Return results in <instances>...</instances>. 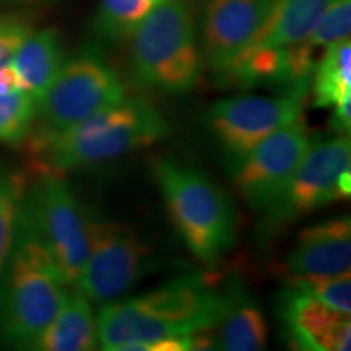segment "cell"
Returning <instances> with one entry per match:
<instances>
[{"label": "cell", "mask_w": 351, "mask_h": 351, "mask_svg": "<svg viewBox=\"0 0 351 351\" xmlns=\"http://www.w3.org/2000/svg\"><path fill=\"white\" fill-rule=\"evenodd\" d=\"M278 315L291 348L304 351L350 350L351 315L326 306L307 293L293 287L282 291Z\"/></svg>", "instance_id": "obj_13"}, {"label": "cell", "mask_w": 351, "mask_h": 351, "mask_svg": "<svg viewBox=\"0 0 351 351\" xmlns=\"http://www.w3.org/2000/svg\"><path fill=\"white\" fill-rule=\"evenodd\" d=\"M88 257L75 287L95 304L119 300L156 269V254L134 228L86 215Z\"/></svg>", "instance_id": "obj_8"}, {"label": "cell", "mask_w": 351, "mask_h": 351, "mask_svg": "<svg viewBox=\"0 0 351 351\" xmlns=\"http://www.w3.org/2000/svg\"><path fill=\"white\" fill-rule=\"evenodd\" d=\"M231 298V283L212 276H176L140 295L114 300L98 314L99 346L108 351H148L161 340L217 328Z\"/></svg>", "instance_id": "obj_1"}, {"label": "cell", "mask_w": 351, "mask_h": 351, "mask_svg": "<svg viewBox=\"0 0 351 351\" xmlns=\"http://www.w3.org/2000/svg\"><path fill=\"white\" fill-rule=\"evenodd\" d=\"M70 288L36 244L16 232L0 274V345L34 350Z\"/></svg>", "instance_id": "obj_5"}, {"label": "cell", "mask_w": 351, "mask_h": 351, "mask_svg": "<svg viewBox=\"0 0 351 351\" xmlns=\"http://www.w3.org/2000/svg\"><path fill=\"white\" fill-rule=\"evenodd\" d=\"M119 73L96 47H83L65 59L46 95L38 101L41 127L65 129L124 101Z\"/></svg>", "instance_id": "obj_9"}, {"label": "cell", "mask_w": 351, "mask_h": 351, "mask_svg": "<svg viewBox=\"0 0 351 351\" xmlns=\"http://www.w3.org/2000/svg\"><path fill=\"white\" fill-rule=\"evenodd\" d=\"M38 116V103L25 90L0 91V143L25 142Z\"/></svg>", "instance_id": "obj_22"}, {"label": "cell", "mask_w": 351, "mask_h": 351, "mask_svg": "<svg viewBox=\"0 0 351 351\" xmlns=\"http://www.w3.org/2000/svg\"><path fill=\"white\" fill-rule=\"evenodd\" d=\"M333 116L330 119L332 129L339 135H348L351 127V93L345 95L339 103L333 104Z\"/></svg>", "instance_id": "obj_26"}, {"label": "cell", "mask_w": 351, "mask_h": 351, "mask_svg": "<svg viewBox=\"0 0 351 351\" xmlns=\"http://www.w3.org/2000/svg\"><path fill=\"white\" fill-rule=\"evenodd\" d=\"M161 2H165V0H161Z\"/></svg>", "instance_id": "obj_28"}, {"label": "cell", "mask_w": 351, "mask_h": 351, "mask_svg": "<svg viewBox=\"0 0 351 351\" xmlns=\"http://www.w3.org/2000/svg\"><path fill=\"white\" fill-rule=\"evenodd\" d=\"M311 138L302 119L280 127L261 140L231 168V179L245 204L263 213L278 199L304 158Z\"/></svg>", "instance_id": "obj_11"}, {"label": "cell", "mask_w": 351, "mask_h": 351, "mask_svg": "<svg viewBox=\"0 0 351 351\" xmlns=\"http://www.w3.org/2000/svg\"><path fill=\"white\" fill-rule=\"evenodd\" d=\"M129 41L134 86L161 93H184L195 86L204 57L186 0L158 3Z\"/></svg>", "instance_id": "obj_4"}, {"label": "cell", "mask_w": 351, "mask_h": 351, "mask_svg": "<svg viewBox=\"0 0 351 351\" xmlns=\"http://www.w3.org/2000/svg\"><path fill=\"white\" fill-rule=\"evenodd\" d=\"M314 108L330 109L345 95L351 93V43L350 38L326 46L314 64L311 77Z\"/></svg>", "instance_id": "obj_19"}, {"label": "cell", "mask_w": 351, "mask_h": 351, "mask_svg": "<svg viewBox=\"0 0 351 351\" xmlns=\"http://www.w3.org/2000/svg\"><path fill=\"white\" fill-rule=\"evenodd\" d=\"M26 187L28 178L15 166L0 161V274L10 256Z\"/></svg>", "instance_id": "obj_21"}, {"label": "cell", "mask_w": 351, "mask_h": 351, "mask_svg": "<svg viewBox=\"0 0 351 351\" xmlns=\"http://www.w3.org/2000/svg\"><path fill=\"white\" fill-rule=\"evenodd\" d=\"M351 32V0H335L322 13L317 23L304 39L313 49L326 47L328 44L350 38Z\"/></svg>", "instance_id": "obj_24"}, {"label": "cell", "mask_w": 351, "mask_h": 351, "mask_svg": "<svg viewBox=\"0 0 351 351\" xmlns=\"http://www.w3.org/2000/svg\"><path fill=\"white\" fill-rule=\"evenodd\" d=\"M301 96H234L219 99L208 108L207 127L234 168L256 145L280 127L302 119Z\"/></svg>", "instance_id": "obj_10"}, {"label": "cell", "mask_w": 351, "mask_h": 351, "mask_svg": "<svg viewBox=\"0 0 351 351\" xmlns=\"http://www.w3.org/2000/svg\"><path fill=\"white\" fill-rule=\"evenodd\" d=\"M98 346V317L91 301L78 289H70L54 319L38 339L34 350L91 351Z\"/></svg>", "instance_id": "obj_16"}, {"label": "cell", "mask_w": 351, "mask_h": 351, "mask_svg": "<svg viewBox=\"0 0 351 351\" xmlns=\"http://www.w3.org/2000/svg\"><path fill=\"white\" fill-rule=\"evenodd\" d=\"M16 2H23V3H36V2H43V0H16Z\"/></svg>", "instance_id": "obj_27"}, {"label": "cell", "mask_w": 351, "mask_h": 351, "mask_svg": "<svg viewBox=\"0 0 351 351\" xmlns=\"http://www.w3.org/2000/svg\"><path fill=\"white\" fill-rule=\"evenodd\" d=\"M276 0H205L202 57L221 78L269 19Z\"/></svg>", "instance_id": "obj_12"}, {"label": "cell", "mask_w": 351, "mask_h": 351, "mask_svg": "<svg viewBox=\"0 0 351 351\" xmlns=\"http://www.w3.org/2000/svg\"><path fill=\"white\" fill-rule=\"evenodd\" d=\"M152 171L189 251L204 265H218L236 243L238 217L230 197L208 176L173 156L153 160Z\"/></svg>", "instance_id": "obj_3"}, {"label": "cell", "mask_w": 351, "mask_h": 351, "mask_svg": "<svg viewBox=\"0 0 351 351\" xmlns=\"http://www.w3.org/2000/svg\"><path fill=\"white\" fill-rule=\"evenodd\" d=\"M158 3L161 0H99L95 32L108 43L129 41Z\"/></svg>", "instance_id": "obj_20"}, {"label": "cell", "mask_w": 351, "mask_h": 351, "mask_svg": "<svg viewBox=\"0 0 351 351\" xmlns=\"http://www.w3.org/2000/svg\"><path fill=\"white\" fill-rule=\"evenodd\" d=\"M16 232L38 245L69 287H75L88 257L86 215L62 176L39 174L28 182Z\"/></svg>", "instance_id": "obj_6"}, {"label": "cell", "mask_w": 351, "mask_h": 351, "mask_svg": "<svg viewBox=\"0 0 351 351\" xmlns=\"http://www.w3.org/2000/svg\"><path fill=\"white\" fill-rule=\"evenodd\" d=\"M333 2L335 0H276L262 29L244 51L291 46L304 41Z\"/></svg>", "instance_id": "obj_18"}, {"label": "cell", "mask_w": 351, "mask_h": 351, "mask_svg": "<svg viewBox=\"0 0 351 351\" xmlns=\"http://www.w3.org/2000/svg\"><path fill=\"white\" fill-rule=\"evenodd\" d=\"M65 62L60 34L54 28L32 32L12 59V69L20 86L36 99L46 95Z\"/></svg>", "instance_id": "obj_15"}, {"label": "cell", "mask_w": 351, "mask_h": 351, "mask_svg": "<svg viewBox=\"0 0 351 351\" xmlns=\"http://www.w3.org/2000/svg\"><path fill=\"white\" fill-rule=\"evenodd\" d=\"M351 269V219L340 217L306 228L283 263L287 276H330Z\"/></svg>", "instance_id": "obj_14"}, {"label": "cell", "mask_w": 351, "mask_h": 351, "mask_svg": "<svg viewBox=\"0 0 351 351\" xmlns=\"http://www.w3.org/2000/svg\"><path fill=\"white\" fill-rule=\"evenodd\" d=\"M288 287L307 293L328 307L351 313V276L350 271L330 276H287Z\"/></svg>", "instance_id": "obj_23"}, {"label": "cell", "mask_w": 351, "mask_h": 351, "mask_svg": "<svg viewBox=\"0 0 351 351\" xmlns=\"http://www.w3.org/2000/svg\"><path fill=\"white\" fill-rule=\"evenodd\" d=\"M351 194V143L348 135L311 142L304 158L274 204L263 212L258 226L269 239L304 215Z\"/></svg>", "instance_id": "obj_7"}, {"label": "cell", "mask_w": 351, "mask_h": 351, "mask_svg": "<svg viewBox=\"0 0 351 351\" xmlns=\"http://www.w3.org/2000/svg\"><path fill=\"white\" fill-rule=\"evenodd\" d=\"M215 333L218 350L258 351L267 346L269 327L262 307L238 282H231L230 304Z\"/></svg>", "instance_id": "obj_17"}, {"label": "cell", "mask_w": 351, "mask_h": 351, "mask_svg": "<svg viewBox=\"0 0 351 351\" xmlns=\"http://www.w3.org/2000/svg\"><path fill=\"white\" fill-rule=\"evenodd\" d=\"M168 134V122L155 106L125 98L65 129L39 127L25 142L38 174L62 176L152 147Z\"/></svg>", "instance_id": "obj_2"}, {"label": "cell", "mask_w": 351, "mask_h": 351, "mask_svg": "<svg viewBox=\"0 0 351 351\" xmlns=\"http://www.w3.org/2000/svg\"><path fill=\"white\" fill-rule=\"evenodd\" d=\"M32 32V25L23 16L0 13V70L12 64L16 49Z\"/></svg>", "instance_id": "obj_25"}]
</instances>
